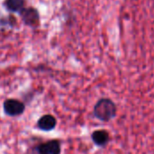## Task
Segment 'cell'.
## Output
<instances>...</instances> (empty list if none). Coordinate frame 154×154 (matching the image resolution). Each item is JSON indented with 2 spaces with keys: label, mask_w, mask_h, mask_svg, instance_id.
Returning <instances> with one entry per match:
<instances>
[{
  "label": "cell",
  "mask_w": 154,
  "mask_h": 154,
  "mask_svg": "<svg viewBox=\"0 0 154 154\" xmlns=\"http://www.w3.org/2000/svg\"><path fill=\"white\" fill-rule=\"evenodd\" d=\"M56 125V120L52 116L46 115L40 118L38 121V126L40 129L44 131H50L52 130Z\"/></svg>",
  "instance_id": "obj_5"
},
{
  "label": "cell",
  "mask_w": 154,
  "mask_h": 154,
  "mask_svg": "<svg viewBox=\"0 0 154 154\" xmlns=\"http://www.w3.org/2000/svg\"><path fill=\"white\" fill-rule=\"evenodd\" d=\"M39 154H60V147L57 141H51L39 146Z\"/></svg>",
  "instance_id": "obj_4"
},
{
  "label": "cell",
  "mask_w": 154,
  "mask_h": 154,
  "mask_svg": "<svg viewBox=\"0 0 154 154\" xmlns=\"http://www.w3.org/2000/svg\"><path fill=\"white\" fill-rule=\"evenodd\" d=\"M91 138L96 145L99 147H105L110 142V134L106 130H97L93 132Z\"/></svg>",
  "instance_id": "obj_3"
},
{
  "label": "cell",
  "mask_w": 154,
  "mask_h": 154,
  "mask_svg": "<svg viewBox=\"0 0 154 154\" xmlns=\"http://www.w3.org/2000/svg\"><path fill=\"white\" fill-rule=\"evenodd\" d=\"M21 15L23 16V21L29 25H35L38 22V14L32 8L23 9L21 12Z\"/></svg>",
  "instance_id": "obj_6"
},
{
  "label": "cell",
  "mask_w": 154,
  "mask_h": 154,
  "mask_svg": "<svg viewBox=\"0 0 154 154\" xmlns=\"http://www.w3.org/2000/svg\"><path fill=\"white\" fill-rule=\"evenodd\" d=\"M4 109L7 115L14 116L23 112L24 106L20 101L14 100V99H8L4 104Z\"/></svg>",
  "instance_id": "obj_2"
},
{
  "label": "cell",
  "mask_w": 154,
  "mask_h": 154,
  "mask_svg": "<svg viewBox=\"0 0 154 154\" xmlns=\"http://www.w3.org/2000/svg\"><path fill=\"white\" fill-rule=\"evenodd\" d=\"M5 5L10 11H20L23 7V0H6Z\"/></svg>",
  "instance_id": "obj_7"
},
{
  "label": "cell",
  "mask_w": 154,
  "mask_h": 154,
  "mask_svg": "<svg viewBox=\"0 0 154 154\" xmlns=\"http://www.w3.org/2000/svg\"><path fill=\"white\" fill-rule=\"evenodd\" d=\"M116 114L117 106L110 98H101L94 106L95 116L103 122H109L116 117Z\"/></svg>",
  "instance_id": "obj_1"
}]
</instances>
